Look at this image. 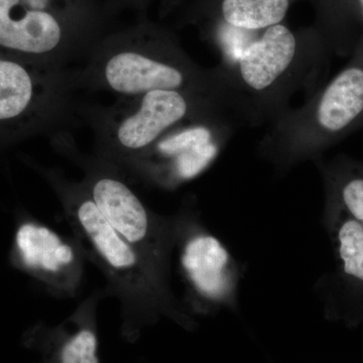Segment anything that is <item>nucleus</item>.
<instances>
[{
  "label": "nucleus",
  "instance_id": "f257e3e1",
  "mask_svg": "<svg viewBox=\"0 0 363 363\" xmlns=\"http://www.w3.org/2000/svg\"><path fill=\"white\" fill-rule=\"evenodd\" d=\"M84 61L77 69L80 88L112 93L117 99L155 90L194 91L221 98L229 107L218 66L198 65L171 33L145 18L105 33Z\"/></svg>",
  "mask_w": 363,
  "mask_h": 363
},
{
  "label": "nucleus",
  "instance_id": "f03ea898",
  "mask_svg": "<svg viewBox=\"0 0 363 363\" xmlns=\"http://www.w3.org/2000/svg\"><path fill=\"white\" fill-rule=\"evenodd\" d=\"M43 172L63 207L74 238L86 259L104 272L107 281L104 291L118 298L126 321L154 319L161 315L186 319L185 307L172 292L169 281L117 233L84 184L70 180L58 169Z\"/></svg>",
  "mask_w": 363,
  "mask_h": 363
},
{
  "label": "nucleus",
  "instance_id": "7ed1b4c3",
  "mask_svg": "<svg viewBox=\"0 0 363 363\" xmlns=\"http://www.w3.org/2000/svg\"><path fill=\"white\" fill-rule=\"evenodd\" d=\"M329 52L323 40H302L281 23L267 28L235 63L218 65L231 111L250 126L274 121L296 92L319 89Z\"/></svg>",
  "mask_w": 363,
  "mask_h": 363
},
{
  "label": "nucleus",
  "instance_id": "20e7f679",
  "mask_svg": "<svg viewBox=\"0 0 363 363\" xmlns=\"http://www.w3.org/2000/svg\"><path fill=\"white\" fill-rule=\"evenodd\" d=\"M77 113L94 133L95 156L121 169L181 124L218 116L238 123L221 98L187 90L150 91L108 106L79 104Z\"/></svg>",
  "mask_w": 363,
  "mask_h": 363
},
{
  "label": "nucleus",
  "instance_id": "39448f33",
  "mask_svg": "<svg viewBox=\"0 0 363 363\" xmlns=\"http://www.w3.org/2000/svg\"><path fill=\"white\" fill-rule=\"evenodd\" d=\"M347 65L307 102L272 121L259 152L281 169L317 159L325 150L363 130V33Z\"/></svg>",
  "mask_w": 363,
  "mask_h": 363
},
{
  "label": "nucleus",
  "instance_id": "423d86ee",
  "mask_svg": "<svg viewBox=\"0 0 363 363\" xmlns=\"http://www.w3.org/2000/svg\"><path fill=\"white\" fill-rule=\"evenodd\" d=\"M111 18L102 0H0V47L67 68L108 32Z\"/></svg>",
  "mask_w": 363,
  "mask_h": 363
},
{
  "label": "nucleus",
  "instance_id": "0eeeda50",
  "mask_svg": "<svg viewBox=\"0 0 363 363\" xmlns=\"http://www.w3.org/2000/svg\"><path fill=\"white\" fill-rule=\"evenodd\" d=\"M55 149L82 169V182L99 211L150 266L169 279L178 236L179 215L161 216L136 195L121 169L101 157L79 152L69 131L52 136Z\"/></svg>",
  "mask_w": 363,
  "mask_h": 363
},
{
  "label": "nucleus",
  "instance_id": "6e6552de",
  "mask_svg": "<svg viewBox=\"0 0 363 363\" xmlns=\"http://www.w3.org/2000/svg\"><path fill=\"white\" fill-rule=\"evenodd\" d=\"M238 124L229 116L181 124L121 171L160 188L179 187L211 166Z\"/></svg>",
  "mask_w": 363,
  "mask_h": 363
},
{
  "label": "nucleus",
  "instance_id": "1a4fd4ad",
  "mask_svg": "<svg viewBox=\"0 0 363 363\" xmlns=\"http://www.w3.org/2000/svg\"><path fill=\"white\" fill-rule=\"evenodd\" d=\"M179 215L176 247L194 309L236 307L240 269L218 238L201 226L191 210Z\"/></svg>",
  "mask_w": 363,
  "mask_h": 363
},
{
  "label": "nucleus",
  "instance_id": "9d476101",
  "mask_svg": "<svg viewBox=\"0 0 363 363\" xmlns=\"http://www.w3.org/2000/svg\"><path fill=\"white\" fill-rule=\"evenodd\" d=\"M86 255L75 238H68L33 219L14 234L13 260L58 298L75 297L84 277Z\"/></svg>",
  "mask_w": 363,
  "mask_h": 363
},
{
  "label": "nucleus",
  "instance_id": "9b49d317",
  "mask_svg": "<svg viewBox=\"0 0 363 363\" xmlns=\"http://www.w3.org/2000/svg\"><path fill=\"white\" fill-rule=\"evenodd\" d=\"M326 218L344 276L363 290V227L328 197Z\"/></svg>",
  "mask_w": 363,
  "mask_h": 363
},
{
  "label": "nucleus",
  "instance_id": "f8f14e48",
  "mask_svg": "<svg viewBox=\"0 0 363 363\" xmlns=\"http://www.w3.org/2000/svg\"><path fill=\"white\" fill-rule=\"evenodd\" d=\"M320 168L327 197L363 227V161L340 156Z\"/></svg>",
  "mask_w": 363,
  "mask_h": 363
},
{
  "label": "nucleus",
  "instance_id": "ddd939ff",
  "mask_svg": "<svg viewBox=\"0 0 363 363\" xmlns=\"http://www.w3.org/2000/svg\"><path fill=\"white\" fill-rule=\"evenodd\" d=\"M290 6L291 0H220L218 11L226 25L253 32L279 25Z\"/></svg>",
  "mask_w": 363,
  "mask_h": 363
},
{
  "label": "nucleus",
  "instance_id": "4468645a",
  "mask_svg": "<svg viewBox=\"0 0 363 363\" xmlns=\"http://www.w3.org/2000/svg\"><path fill=\"white\" fill-rule=\"evenodd\" d=\"M327 33L324 43L329 51L340 56L352 54L357 43L351 38V18L357 16V0H326Z\"/></svg>",
  "mask_w": 363,
  "mask_h": 363
},
{
  "label": "nucleus",
  "instance_id": "2eb2a0df",
  "mask_svg": "<svg viewBox=\"0 0 363 363\" xmlns=\"http://www.w3.org/2000/svg\"><path fill=\"white\" fill-rule=\"evenodd\" d=\"M96 350V334L87 324V326L79 328L76 333L64 342L60 350V362L61 363H99Z\"/></svg>",
  "mask_w": 363,
  "mask_h": 363
},
{
  "label": "nucleus",
  "instance_id": "dca6fc26",
  "mask_svg": "<svg viewBox=\"0 0 363 363\" xmlns=\"http://www.w3.org/2000/svg\"><path fill=\"white\" fill-rule=\"evenodd\" d=\"M357 9L358 16H360L363 21V0H357Z\"/></svg>",
  "mask_w": 363,
  "mask_h": 363
}]
</instances>
